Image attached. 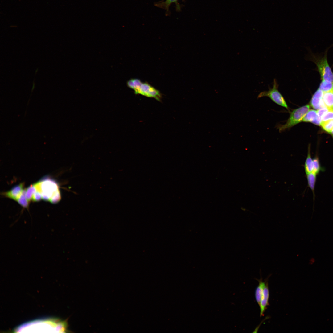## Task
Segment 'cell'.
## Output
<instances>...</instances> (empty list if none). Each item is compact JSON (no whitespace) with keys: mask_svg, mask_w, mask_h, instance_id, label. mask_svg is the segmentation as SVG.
<instances>
[{"mask_svg":"<svg viewBox=\"0 0 333 333\" xmlns=\"http://www.w3.org/2000/svg\"><path fill=\"white\" fill-rule=\"evenodd\" d=\"M66 320L56 318L37 319L27 322L15 328L14 332H66Z\"/></svg>","mask_w":333,"mask_h":333,"instance_id":"obj_1","label":"cell"},{"mask_svg":"<svg viewBox=\"0 0 333 333\" xmlns=\"http://www.w3.org/2000/svg\"><path fill=\"white\" fill-rule=\"evenodd\" d=\"M127 86L133 89L135 94L153 98L160 101L162 96L160 92L147 82H142L137 78L131 79L127 82Z\"/></svg>","mask_w":333,"mask_h":333,"instance_id":"obj_2","label":"cell"},{"mask_svg":"<svg viewBox=\"0 0 333 333\" xmlns=\"http://www.w3.org/2000/svg\"><path fill=\"white\" fill-rule=\"evenodd\" d=\"M310 106L306 105L293 109L290 113L289 117L284 124H279L277 128L280 132L290 129L302 121L310 110Z\"/></svg>","mask_w":333,"mask_h":333,"instance_id":"obj_3","label":"cell"},{"mask_svg":"<svg viewBox=\"0 0 333 333\" xmlns=\"http://www.w3.org/2000/svg\"><path fill=\"white\" fill-rule=\"evenodd\" d=\"M37 191L42 195V199L49 201L52 197L60 191L56 182L49 179H44L35 183Z\"/></svg>","mask_w":333,"mask_h":333,"instance_id":"obj_4","label":"cell"},{"mask_svg":"<svg viewBox=\"0 0 333 333\" xmlns=\"http://www.w3.org/2000/svg\"><path fill=\"white\" fill-rule=\"evenodd\" d=\"M278 86L279 85L277 80L274 79L273 87L271 88L269 87L268 90L261 92L258 94L257 98H260L264 97H268L276 104L286 108L289 111L288 106L286 100L278 90Z\"/></svg>","mask_w":333,"mask_h":333,"instance_id":"obj_5","label":"cell"},{"mask_svg":"<svg viewBox=\"0 0 333 333\" xmlns=\"http://www.w3.org/2000/svg\"><path fill=\"white\" fill-rule=\"evenodd\" d=\"M305 171L306 174L313 173L319 175L321 171H325L324 168L322 166L319 159L317 155L312 158L310 153V145L308 147L307 156L304 165Z\"/></svg>","mask_w":333,"mask_h":333,"instance_id":"obj_6","label":"cell"},{"mask_svg":"<svg viewBox=\"0 0 333 333\" xmlns=\"http://www.w3.org/2000/svg\"><path fill=\"white\" fill-rule=\"evenodd\" d=\"M315 62L322 80L333 82V73L328 64L326 56L317 60Z\"/></svg>","mask_w":333,"mask_h":333,"instance_id":"obj_7","label":"cell"},{"mask_svg":"<svg viewBox=\"0 0 333 333\" xmlns=\"http://www.w3.org/2000/svg\"><path fill=\"white\" fill-rule=\"evenodd\" d=\"M323 92L319 88L313 95L310 101L311 106L316 109L327 107L323 99Z\"/></svg>","mask_w":333,"mask_h":333,"instance_id":"obj_8","label":"cell"},{"mask_svg":"<svg viewBox=\"0 0 333 333\" xmlns=\"http://www.w3.org/2000/svg\"><path fill=\"white\" fill-rule=\"evenodd\" d=\"M24 183H21L12 188L10 191L2 193V195L15 201L20 196L23 190Z\"/></svg>","mask_w":333,"mask_h":333,"instance_id":"obj_9","label":"cell"},{"mask_svg":"<svg viewBox=\"0 0 333 333\" xmlns=\"http://www.w3.org/2000/svg\"><path fill=\"white\" fill-rule=\"evenodd\" d=\"M302 121L310 122L318 125H320L321 119L318 115L317 111L309 110L303 119Z\"/></svg>","mask_w":333,"mask_h":333,"instance_id":"obj_10","label":"cell"},{"mask_svg":"<svg viewBox=\"0 0 333 333\" xmlns=\"http://www.w3.org/2000/svg\"><path fill=\"white\" fill-rule=\"evenodd\" d=\"M269 296V290L267 281L264 287L263 296L259 305L260 308V316H262L268 305V300Z\"/></svg>","mask_w":333,"mask_h":333,"instance_id":"obj_11","label":"cell"},{"mask_svg":"<svg viewBox=\"0 0 333 333\" xmlns=\"http://www.w3.org/2000/svg\"><path fill=\"white\" fill-rule=\"evenodd\" d=\"M258 281L259 283L256 289L255 296L256 300L259 306L263 296V289L267 281L263 282L262 279Z\"/></svg>","mask_w":333,"mask_h":333,"instance_id":"obj_12","label":"cell"},{"mask_svg":"<svg viewBox=\"0 0 333 333\" xmlns=\"http://www.w3.org/2000/svg\"><path fill=\"white\" fill-rule=\"evenodd\" d=\"M317 175V174L313 173L306 174L308 186L313 192L314 200L315 197L314 189Z\"/></svg>","mask_w":333,"mask_h":333,"instance_id":"obj_13","label":"cell"},{"mask_svg":"<svg viewBox=\"0 0 333 333\" xmlns=\"http://www.w3.org/2000/svg\"><path fill=\"white\" fill-rule=\"evenodd\" d=\"M323 99L327 108H332L333 107V93L332 91L324 92Z\"/></svg>","mask_w":333,"mask_h":333,"instance_id":"obj_14","label":"cell"},{"mask_svg":"<svg viewBox=\"0 0 333 333\" xmlns=\"http://www.w3.org/2000/svg\"><path fill=\"white\" fill-rule=\"evenodd\" d=\"M16 201L23 207L27 209L28 208L29 202L26 197V189L23 190L21 194Z\"/></svg>","mask_w":333,"mask_h":333,"instance_id":"obj_15","label":"cell"},{"mask_svg":"<svg viewBox=\"0 0 333 333\" xmlns=\"http://www.w3.org/2000/svg\"><path fill=\"white\" fill-rule=\"evenodd\" d=\"M177 1L178 0H166L164 2L156 4L155 5L158 7L165 9L168 11L169 6L173 3H175L178 9L179 8V5L177 2Z\"/></svg>","mask_w":333,"mask_h":333,"instance_id":"obj_16","label":"cell"},{"mask_svg":"<svg viewBox=\"0 0 333 333\" xmlns=\"http://www.w3.org/2000/svg\"><path fill=\"white\" fill-rule=\"evenodd\" d=\"M319 88L324 92L331 91L333 89V82L322 80Z\"/></svg>","mask_w":333,"mask_h":333,"instance_id":"obj_17","label":"cell"},{"mask_svg":"<svg viewBox=\"0 0 333 333\" xmlns=\"http://www.w3.org/2000/svg\"><path fill=\"white\" fill-rule=\"evenodd\" d=\"M36 191L35 184L31 185L26 189V197L29 202L32 200L33 195Z\"/></svg>","mask_w":333,"mask_h":333,"instance_id":"obj_18","label":"cell"},{"mask_svg":"<svg viewBox=\"0 0 333 333\" xmlns=\"http://www.w3.org/2000/svg\"><path fill=\"white\" fill-rule=\"evenodd\" d=\"M321 126L325 131L329 133L333 129V119L322 122Z\"/></svg>","mask_w":333,"mask_h":333,"instance_id":"obj_19","label":"cell"},{"mask_svg":"<svg viewBox=\"0 0 333 333\" xmlns=\"http://www.w3.org/2000/svg\"><path fill=\"white\" fill-rule=\"evenodd\" d=\"M329 110L325 113L321 117L322 122L333 119V109L329 108Z\"/></svg>","mask_w":333,"mask_h":333,"instance_id":"obj_20","label":"cell"},{"mask_svg":"<svg viewBox=\"0 0 333 333\" xmlns=\"http://www.w3.org/2000/svg\"><path fill=\"white\" fill-rule=\"evenodd\" d=\"M60 199L61 195L59 191L52 197L49 201L52 203L56 204L59 202Z\"/></svg>","mask_w":333,"mask_h":333,"instance_id":"obj_21","label":"cell"},{"mask_svg":"<svg viewBox=\"0 0 333 333\" xmlns=\"http://www.w3.org/2000/svg\"><path fill=\"white\" fill-rule=\"evenodd\" d=\"M42 199V195L40 192L36 191L34 194L32 199V200L35 202L39 201Z\"/></svg>","mask_w":333,"mask_h":333,"instance_id":"obj_22","label":"cell"},{"mask_svg":"<svg viewBox=\"0 0 333 333\" xmlns=\"http://www.w3.org/2000/svg\"><path fill=\"white\" fill-rule=\"evenodd\" d=\"M329 109L326 107L318 109L317 111L318 115L321 119L322 116L329 110Z\"/></svg>","mask_w":333,"mask_h":333,"instance_id":"obj_23","label":"cell"},{"mask_svg":"<svg viewBox=\"0 0 333 333\" xmlns=\"http://www.w3.org/2000/svg\"><path fill=\"white\" fill-rule=\"evenodd\" d=\"M329 133L333 136V129Z\"/></svg>","mask_w":333,"mask_h":333,"instance_id":"obj_24","label":"cell"},{"mask_svg":"<svg viewBox=\"0 0 333 333\" xmlns=\"http://www.w3.org/2000/svg\"><path fill=\"white\" fill-rule=\"evenodd\" d=\"M332 92H333V89H332Z\"/></svg>","mask_w":333,"mask_h":333,"instance_id":"obj_25","label":"cell"},{"mask_svg":"<svg viewBox=\"0 0 333 333\" xmlns=\"http://www.w3.org/2000/svg\"><path fill=\"white\" fill-rule=\"evenodd\" d=\"M332 109H333V107H332Z\"/></svg>","mask_w":333,"mask_h":333,"instance_id":"obj_26","label":"cell"}]
</instances>
